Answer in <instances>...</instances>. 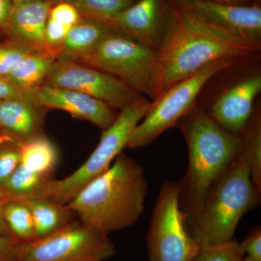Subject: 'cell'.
Instances as JSON below:
<instances>
[{"instance_id": "obj_12", "label": "cell", "mask_w": 261, "mask_h": 261, "mask_svg": "<svg viewBox=\"0 0 261 261\" xmlns=\"http://www.w3.org/2000/svg\"><path fill=\"white\" fill-rule=\"evenodd\" d=\"M202 21L255 49H261V6L209 0H169Z\"/></svg>"}, {"instance_id": "obj_17", "label": "cell", "mask_w": 261, "mask_h": 261, "mask_svg": "<svg viewBox=\"0 0 261 261\" xmlns=\"http://www.w3.org/2000/svg\"><path fill=\"white\" fill-rule=\"evenodd\" d=\"M112 32L106 24L81 18L67 34L58 59L76 61L95 49Z\"/></svg>"}, {"instance_id": "obj_15", "label": "cell", "mask_w": 261, "mask_h": 261, "mask_svg": "<svg viewBox=\"0 0 261 261\" xmlns=\"http://www.w3.org/2000/svg\"><path fill=\"white\" fill-rule=\"evenodd\" d=\"M54 4L51 0L13 3L4 29L0 32L5 39L21 43L34 50H47L46 25Z\"/></svg>"}, {"instance_id": "obj_1", "label": "cell", "mask_w": 261, "mask_h": 261, "mask_svg": "<svg viewBox=\"0 0 261 261\" xmlns=\"http://www.w3.org/2000/svg\"><path fill=\"white\" fill-rule=\"evenodd\" d=\"M260 51L173 5L171 24L159 49V95L209 65L224 60L238 63L255 61Z\"/></svg>"}, {"instance_id": "obj_7", "label": "cell", "mask_w": 261, "mask_h": 261, "mask_svg": "<svg viewBox=\"0 0 261 261\" xmlns=\"http://www.w3.org/2000/svg\"><path fill=\"white\" fill-rule=\"evenodd\" d=\"M149 103L147 98L142 97L120 111L113 124L102 130L99 144L88 159L69 176L50 180L44 197L65 205L87 184L106 172L126 148L130 134L145 116Z\"/></svg>"}, {"instance_id": "obj_20", "label": "cell", "mask_w": 261, "mask_h": 261, "mask_svg": "<svg viewBox=\"0 0 261 261\" xmlns=\"http://www.w3.org/2000/svg\"><path fill=\"white\" fill-rule=\"evenodd\" d=\"M20 164L33 172L53 178L59 163L56 145L44 135L20 142Z\"/></svg>"}, {"instance_id": "obj_34", "label": "cell", "mask_w": 261, "mask_h": 261, "mask_svg": "<svg viewBox=\"0 0 261 261\" xmlns=\"http://www.w3.org/2000/svg\"><path fill=\"white\" fill-rule=\"evenodd\" d=\"M4 202V197L0 194V234L14 238L13 235L11 234V233H10L9 229H8V226H7L6 224H5L4 218H3V207Z\"/></svg>"}, {"instance_id": "obj_4", "label": "cell", "mask_w": 261, "mask_h": 261, "mask_svg": "<svg viewBox=\"0 0 261 261\" xmlns=\"http://www.w3.org/2000/svg\"><path fill=\"white\" fill-rule=\"evenodd\" d=\"M260 193L240 149L226 171L209 189L200 210L187 221L192 236L201 247L231 241L243 216L260 205Z\"/></svg>"}, {"instance_id": "obj_14", "label": "cell", "mask_w": 261, "mask_h": 261, "mask_svg": "<svg viewBox=\"0 0 261 261\" xmlns=\"http://www.w3.org/2000/svg\"><path fill=\"white\" fill-rule=\"evenodd\" d=\"M32 97L41 107L65 111L75 118L90 122L102 130L111 126L118 114V111L102 101L72 89L42 85L33 92Z\"/></svg>"}, {"instance_id": "obj_19", "label": "cell", "mask_w": 261, "mask_h": 261, "mask_svg": "<svg viewBox=\"0 0 261 261\" xmlns=\"http://www.w3.org/2000/svg\"><path fill=\"white\" fill-rule=\"evenodd\" d=\"M18 200L23 202L32 214L36 239L44 238L74 219V214L66 206L45 197H27Z\"/></svg>"}, {"instance_id": "obj_30", "label": "cell", "mask_w": 261, "mask_h": 261, "mask_svg": "<svg viewBox=\"0 0 261 261\" xmlns=\"http://www.w3.org/2000/svg\"><path fill=\"white\" fill-rule=\"evenodd\" d=\"M49 17L72 27L81 19L80 13L72 5L65 3H55L49 12Z\"/></svg>"}, {"instance_id": "obj_9", "label": "cell", "mask_w": 261, "mask_h": 261, "mask_svg": "<svg viewBox=\"0 0 261 261\" xmlns=\"http://www.w3.org/2000/svg\"><path fill=\"white\" fill-rule=\"evenodd\" d=\"M115 254L108 235L73 219L44 238L21 242L18 261H106Z\"/></svg>"}, {"instance_id": "obj_22", "label": "cell", "mask_w": 261, "mask_h": 261, "mask_svg": "<svg viewBox=\"0 0 261 261\" xmlns=\"http://www.w3.org/2000/svg\"><path fill=\"white\" fill-rule=\"evenodd\" d=\"M240 152L246 160L252 181L261 190V114L255 110L251 119L240 135Z\"/></svg>"}, {"instance_id": "obj_37", "label": "cell", "mask_w": 261, "mask_h": 261, "mask_svg": "<svg viewBox=\"0 0 261 261\" xmlns=\"http://www.w3.org/2000/svg\"><path fill=\"white\" fill-rule=\"evenodd\" d=\"M252 5L261 6V0H250Z\"/></svg>"}, {"instance_id": "obj_11", "label": "cell", "mask_w": 261, "mask_h": 261, "mask_svg": "<svg viewBox=\"0 0 261 261\" xmlns=\"http://www.w3.org/2000/svg\"><path fill=\"white\" fill-rule=\"evenodd\" d=\"M260 92V69L250 68L230 79L207 107H200L220 126L240 136L255 112V99Z\"/></svg>"}, {"instance_id": "obj_38", "label": "cell", "mask_w": 261, "mask_h": 261, "mask_svg": "<svg viewBox=\"0 0 261 261\" xmlns=\"http://www.w3.org/2000/svg\"><path fill=\"white\" fill-rule=\"evenodd\" d=\"M3 135H3V133H0V138H1V137H3Z\"/></svg>"}, {"instance_id": "obj_39", "label": "cell", "mask_w": 261, "mask_h": 261, "mask_svg": "<svg viewBox=\"0 0 261 261\" xmlns=\"http://www.w3.org/2000/svg\"><path fill=\"white\" fill-rule=\"evenodd\" d=\"M0 133H2V132H0Z\"/></svg>"}, {"instance_id": "obj_18", "label": "cell", "mask_w": 261, "mask_h": 261, "mask_svg": "<svg viewBox=\"0 0 261 261\" xmlns=\"http://www.w3.org/2000/svg\"><path fill=\"white\" fill-rule=\"evenodd\" d=\"M57 59L50 51H33L13 68L7 80L32 96L33 92L44 85Z\"/></svg>"}, {"instance_id": "obj_8", "label": "cell", "mask_w": 261, "mask_h": 261, "mask_svg": "<svg viewBox=\"0 0 261 261\" xmlns=\"http://www.w3.org/2000/svg\"><path fill=\"white\" fill-rule=\"evenodd\" d=\"M150 261H192L201 245L192 236L180 206L178 182L163 183L147 235Z\"/></svg>"}, {"instance_id": "obj_3", "label": "cell", "mask_w": 261, "mask_h": 261, "mask_svg": "<svg viewBox=\"0 0 261 261\" xmlns=\"http://www.w3.org/2000/svg\"><path fill=\"white\" fill-rule=\"evenodd\" d=\"M188 149V166L178 182L180 206L187 221L200 210L211 186L238 155L241 139L216 123L200 106L178 122Z\"/></svg>"}, {"instance_id": "obj_21", "label": "cell", "mask_w": 261, "mask_h": 261, "mask_svg": "<svg viewBox=\"0 0 261 261\" xmlns=\"http://www.w3.org/2000/svg\"><path fill=\"white\" fill-rule=\"evenodd\" d=\"M53 178L33 172L20 165L0 190V194L5 200L44 197L47 184Z\"/></svg>"}, {"instance_id": "obj_35", "label": "cell", "mask_w": 261, "mask_h": 261, "mask_svg": "<svg viewBox=\"0 0 261 261\" xmlns=\"http://www.w3.org/2000/svg\"><path fill=\"white\" fill-rule=\"evenodd\" d=\"M216 3H224V4L233 5H252L250 0H209Z\"/></svg>"}, {"instance_id": "obj_6", "label": "cell", "mask_w": 261, "mask_h": 261, "mask_svg": "<svg viewBox=\"0 0 261 261\" xmlns=\"http://www.w3.org/2000/svg\"><path fill=\"white\" fill-rule=\"evenodd\" d=\"M237 63L231 60L216 62L165 89L150 101L145 116L130 134L126 148L145 147L166 130L176 127L197 105L206 86L216 75Z\"/></svg>"}, {"instance_id": "obj_13", "label": "cell", "mask_w": 261, "mask_h": 261, "mask_svg": "<svg viewBox=\"0 0 261 261\" xmlns=\"http://www.w3.org/2000/svg\"><path fill=\"white\" fill-rule=\"evenodd\" d=\"M173 15L169 0H136L108 23L113 31L159 50Z\"/></svg>"}, {"instance_id": "obj_5", "label": "cell", "mask_w": 261, "mask_h": 261, "mask_svg": "<svg viewBox=\"0 0 261 261\" xmlns=\"http://www.w3.org/2000/svg\"><path fill=\"white\" fill-rule=\"evenodd\" d=\"M75 62L116 77L147 99L153 100L159 95V50L123 34L113 31L95 49Z\"/></svg>"}, {"instance_id": "obj_29", "label": "cell", "mask_w": 261, "mask_h": 261, "mask_svg": "<svg viewBox=\"0 0 261 261\" xmlns=\"http://www.w3.org/2000/svg\"><path fill=\"white\" fill-rule=\"evenodd\" d=\"M243 254V261H261V228L251 230L240 243Z\"/></svg>"}, {"instance_id": "obj_27", "label": "cell", "mask_w": 261, "mask_h": 261, "mask_svg": "<svg viewBox=\"0 0 261 261\" xmlns=\"http://www.w3.org/2000/svg\"><path fill=\"white\" fill-rule=\"evenodd\" d=\"M33 51L32 48L11 39L0 42V77L7 80L13 68Z\"/></svg>"}, {"instance_id": "obj_24", "label": "cell", "mask_w": 261, "mask_h": 261, "mask_svg": "<svg viewBox=\"0 0 261 261\" xmlns=\"http://www.w3.org/2000/svg\"><path fill=\"white\" fill-rule=\"evenodd\" d=\"M3 215L5 224L13 238L22 243L36 240L32 214L23 202L18 200H5Z\"/></svg>"}, {"instance_id": "obj_36", "label": "cell", "mask_w": 261, "mask_h": 261, "mask_svg": "<svg viewBox=\"0 0 261 261\" xmlns=\"http://www.w3.org/2000/svg\"><path fill=\"white\" fill-rule=\"evenodd\" d=\"M37 1V0H12L13 3H27V2ZM54 2V0H51Z\"/></svg>"}, {"instance_id": "obj_16", "label": "cell", "mask_w": 261, "mask_h": 261, "mask_svg": "<svg viewBox=\"0 0 261 261\" xmlns=\"http://www.w3.org/2000/svg\"><path fill=\"white\" fill-rule=\"evenodd\" d=\"M47 109L31 98H18L0 102V132L18 142L44 135Z\"/></svg>"}, {"instance_id": "obj_32", "label": "cell", "mask_w": 261, "mask_h": 261, "mask_svg": "<svg viewBox=\"0 0 261 261\" xmlns=\"http://www.w3.org/2000/svg\"><path fill=\"white\" fill-rule=\"evenodd\" d=\"M18 98H31L30 94L24 92L13 85L9 81L0 77V102Z\"/></svg>"}, {"instance_id": "obj_23", "label": "cell", "mask_w": 261, "mask_h": 261, "mask_svg": "<svg viewBox=\"0 0 261 261\" xmlns=\"http://www.w3.org/2000/svg\"><path fill=\"white\" fill-rule=\"evenodd\" d=\"M136 0H54L68 3L80 13L81 18L108 23L135 3Z\"/></svg>"}, {"instance_id": "obj_2", "label": "cell", "mask_w": 261, "mask_h": 261, "mask_svg": "<svg viewBox=\"0 0 261 261\" xmlns=\"http://www.w3.org/2000/svg\"><path fill=\"white\" fill-rule=\"evenodd\" d=\"M147 194L143 167L121 152L106 172L87 184L65 206L81 222L109 235L140 219Z\"/></svg>"}, {"instance_id": "obj_25", "label": "cell", "mask_w": 261, "mask_h": 261, "mask_svg": "<svg viewBox=\"0 0 261 261\" xmlns=\"http://www.w3.org/2000/svg\"><path fill=\"white\" fill-rule=\"evenodd\" d=\"M20 164V142L3 136L0 138V190Z\"/></svg>"}, {"instance_id": "obj_28", "label": "cell", "mask_w": 261, "mask_h": 261, "mask_svg": "<svg viewBox=\"0 0 261 261\" xmlns=\"http://www.w3.org/2000/svg\"><path fill=\"white\" fill-rule=\"evenodd\" d=\"M71 27L49 16L46 25L45 40L47 50L58 58L62 46Z\"/></svg>"}, {"instance_id": "obj_26", "label": "cell", "mask_w": 261, "mask_h": 261, "mask_svg": "<svg viewBox=\"0 0 261 261\" xmlns=\"http://www.w3.org/2000/svg\"><path fill=\"white\" fill-rule=\"evenodd\" d=\"M243 259L240 243L233 239L227 243L201 247L192 261H243Z\"/></svg>"}, {"instance_id": "obj_10", "label": "cell", "mask_w": 261, "mask_h": 261, "mask_svg": "<svg viewBox=\"0 0 261 261\" xmlns=\"http://www.w3.org/2000/svg\"><path fill=\"white\" fill-rule=\"evenodd\" d=\"M44 85L78 91L102 101L118 112L145 97L106 72L68 60H56Z\"/></svg>"}, {"instance_id": "obj_31", "label": "cell", "mask_w": 261, "mask_h": 261, "mask_svg": "<svg viewBox=\"0 0 261 261\" xmlns=\"http://www.w3.org/2000/svg\"><path fill=\"white\" fill-rule=\"evenodd\" d=\"M20 243L16 239L0 234V261H18Z\"/></svg>"}, {"instance_id": "obj_33", "label": "cell", "mask_w": 261, "mask_h": 261, "mask_svg": "<svg viewBox=\"0 0 261 261\" xmlns=\"http://www.w3.org/2000/svg\"><path fill=\"white\" fill-rule=\"evenodd\" d=\"M13 4L12 0H0V32L4 29Z\"/></svg>"}]
</instances>
